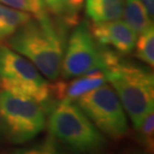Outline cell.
I'll return each instance as SVG.
<instances>
[{
  "label": "cell",
  "instance_id": "1",
  "mask_svg": "<svg viewBox=\"0 0 154 154\" xmlns=\"http://www.w3.org/2000/svg\"><path fill=\"white\" fill-rule=\"evenodd\" d=\"M100 49L101 70L137 129L143 117L153 109V73L146 67L122 58L114 50Z\"/></svg>",
  "mask_w": 154,
  "mask_h": 154
},
{
  "label": "cell",
  "instance_id": "2",
  "mask_svg": "<svg viewBox=\"0 0 154 154\" xmlns=\"http://www.w3.org/2000/svg\"><path fill=\"white\" fill-rule=\"evenodd\" d=\"M7 44L31 61L43 76L49 80L59 78L63 45L50 19H31L7 39Z\"/></svg>",
  "mask_w": 154,
  "mask_h": 154
},
{
  "label": "cell",
  "instance_id": "3",
  "mask_svg": "<svg viewBox=\"0 0 154 154\" xmlns=\"http://www.w3.org/2000/svg\"><path fill=\"white\" fill-rule=\"evenodd\" d=\"M48 130L54 139L79 152H96L105 146V138L77 103L62 101L52 107Z\"/></svg>",
  "mask_w": 154,
  "mask_h": 154
},
{
  "label": "cell",
  "instance_id": "4",
  "mask_svg": "<svg viewBox=\"0 0 154 154\" xmlns=\"http://www.w3.org/2000/svg\"><path fill=\"white\" fill-rule=\"evenodd\" d=\"M0 88L32 98L44 109L52 106L50 83L31 61L4 44L0 45Z\"/></svg>",
  "mask_w": 154,
  "mask_h": 154
},
{
  "label": "cell",
  "instance_id": "5",
  "mask_svg": "<svg viewBox=\"0 0 154 154\" xmlns=\"http://www.w3.org/2000/svg\"><path fill=\"white\" fill-rule=\"evenodd\" d=\"M3 133L9 142L22 144L34 139L45 128V109L30 97L0 90Z\"/></svg>",
  "mask_w": 154,
  "mask_h": 154
},
{
  "label": "cell",
  "instance_id": "6",
  "mask_svg": "<svg viewBox=\"0 0 154 154\" xmlns=\"http://www.w3.org/2000/svg\"><path fill=\"white\" fill-rule=\"evenodd\" d=\"M75 102L98 130L109 138L120 140L127 134L124 108L112 86L104 83L83 94Z\"/></svg>",
  "mask_w": 154,
  "mask_h": 154
},
{
  "label": "cell",
  "instance_id": "7",
  "mask_svg": "<svg viewBox=\"0 0 154 154\" xmlns=\"http://www.w3.org/2000/svg\"><path fill=\"white\" fill-rule=\"evenodd\" d=\"M101 49L92 36L87 22L77 24L70 35L65 54L62 58L61 72L64 79L101 70Z\"/></svg>",
  "mask_w": 154,
  "mask_h": 154
},
{
  "label": "cell",
  "instance_id": "8",
  "mask_svg": "<svg viewBox=\"0 0 154 154\" xmlns=\"http://www.w3.org/2000/svg\"><path fill=\"white\" fill-rule=\"evenodd\" d=\"M88 26L94 40L101 47H112L121 55L133 51L138 35L124 21L116 19L92 22Z\"/></svg>",
  "mask_w": 154,
  "mask_h": 154
},
{
  "label": "cell",
  "instance_id": "9",
  "mask_svg": "<svg viewBox=\"0 0 154 154\" xmlns=\"http://www.w3.org/2000/svg\"><path fill=\"white\" fill-rule=\"evenodd\" d=\"M68 82L57 81L52 86V99L75 102L80 96L106 83V77L100 69L76 76Z\"/></svg>",
  "mask_w": 154,
  "mask_h": 154
},
{
  "label": "cell",
  "instance_id": "10",
  "mask_svg": "<svg viewBox=\"0 0 154 154\" xmlns=\"http://www.w3.org/2000/svg\"><path fill=\"white\" fill-rule=\"evenodd\" d=\"M125 0H86L85 11L92 22L120 19Z\"/></svg>",
  "mask_w": 154,
  "mask_h": 154
},
{
  "label": "cell",
  "instance_id": "11",
  "mask_svg": "<svg viewBox=\"0 0 154 154\" xmlns=\"http://www.w3.org/2000/svg\"><path fill=\"white\" fill-rule=\"evenodd\" d=\"M31 19L29 12L8 7L0 3V45Z\"/></svg>",
  "mask_w": 154,
  "mask_h": 154
},
{
  "label": "cell",
  "instance_id": "12",
  "mask_svg": "<svg viewBox=\"0 0 154 154\" xmlns=\"http://www.w3.org/2000/svg\"><path fill=\"white\" fill-rule=\"evenodd\" d=\"M125 22L134 32L140 34L151 26L152 19L148 16L145 7L140 0H126L123 9Z\"/></svg>",
  "mask_w": 154,
  "mask_h": 154
},
{
  "label": "cell",
  "instance_id": "13",
  "mask_svg": "<svg viewBox=\"0 0 154 154\" xmlns=\"http://www.w3.org/2000/svg\"><path fill=\"white\" fill-rule=\"evenodd\" d=\"M135 41V56L150 67L154 65V29L153 26L142 33Z\"/></svg>",
  "mask_w": 154,
  "mask_h": 154
},
{
  "label": "cell",
  "instance_id": "14",
  "mask_svg": "<svg viewBox=\"0 0 154 154\" xmlns=\"http://www.w3.org/2000/svg\"><path fill=\"white\" fill-rule=\"evenodd\" d=\"M136 130L138 131L139 141L143 148L148 152L153 151L154 147V111L151 109L143 117L142 121Z\"/></svg>",
  "mask_w": 154,
  "mask_h": 154
},
{
  "label": "cell",
  "instance_id": "15",
  "mask_svg": "<svg viewBox=\"0 0 154 154\" xmlns=\"http://www.w3.org/2000/svg\"><path fill=\"white\" fill-rule=\"evenodd\" d=\"M85 0H62V12L60 19L67 26H76Z\"/></svg>",
  "mask_w": 154,
  "mask_h": 154
},
{
  "label": "cell",
  "instance_id": "16",
  "mask_svg": "<svg viewBox=\"0 0 154 154\" xmlns=\"http://www.w3.org/2000/svg\"><path fill=\"white\" fill-rule=\"evenodd\" d=\"M26 2L29 8V13H31L36 20L44 21L49 19L44 0H26Z\"/></svg>",
  "mask_w": 154,
  "mask_h": 154
},
{
  "label": "cell",
  "instance_id": "17",
  "mask_svg": "<svg viewBox=\"0 0 154 154\" xmlns=\"http://www.w3.org/2000/svg\"><path fill=\"white\" fill-rule=\"evenodd\" d=\"M44 1L47 11L54 16L60 18L62 12V0H44Z\"/></svg>",
  "mask_w": 154,
  "mask_h": 154
},
{
  "label": "cell",
  "instance_id": "18",
  "mask_svg": "<svg viewBox=\"0 0 154 154\" xmlns=\"http://www.w3.org/2000/svg\"><path fill=\"white\" fill-rule=\"evenodd\" d=\"M0 3L4 4L8 7L18 9L25 12H29L28 5H27L26 0H0Z\"/></svg>",
  "mask_w": 154,
  "mask_h": 154
},
{
  "label": "cell",
  "instance_id": "19",
  "mask_svg": "<svg viewBox=\"0 0 154 154\" xmlns=\"http://www.w3.org/2000/svg\"><path fill=\"white\" fill-rule=\"evenodd\" d=\"M142 2L143 6L146 9V12L148 14V16L153 19L154 16V0H140Z\"/></svg>",
  "mask_w": 154,
  "mask_h": 154
},
{
  "label": "cell",
  "instance_id": "20",
  "mask_svg": "<svg viewBox=\"0 0 154 154\" xmlns=\"http://www.w3.org/2000/svg\"><path fill=\"white\" fill-rule=\"evenodd\" d=\"M3 133V126H2V119H1V115H0V136Z\"/></svg>",
  "mask_w": 154,
  "mask_h": 154
}]
</instances>
